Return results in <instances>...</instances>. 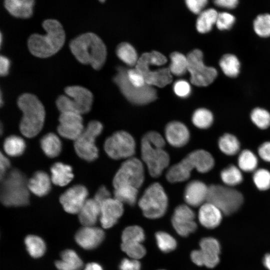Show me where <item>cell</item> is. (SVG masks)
Returning a JSON list of instances; mask_svg holds the SVG:
<instances>
[{"label":"cell","mask_w":270,"mask_h":270,"mask_svg":"<svg viewBox=\"0 0 270 270\" xmlns=\"http://www.w3.org/2000/svg\"><path fill=\"white\" fill-rule=\"evenodd\" d=\"M42 26L46 34H32L28 40L30 52L40 58H46L56 54L63 46L66 34L61 23L56 19L43 21Z\"/></svg>","instance_id":"6da1fadb"},{"label":"cell","mask_w":270,"mask_h":270,"mask_svg":"<svg viewBox=\"0 0 270 270\" xmlns=\"http://www.w3.org/2000/svg\"><path fill=\"white\" fill-rule=\"evenodd\" d=\"M70 49L76 58L84 64H90L96 70H100L106 58V48L96 34L87 32L72 39Z\"/></svg>","instance_id":"7a4b0ae2"},{"label":"cell","mask_w":270,"mask_h":270,"mask_svg":"<svg viewBox=\"0 0 270 270\" xmlns=\"http://www.w3.org/2000/svg\"><path fill=\"white\" fill-rule=\"evenodd\" d=\"M17 104L22 112L20 130L26 137L32 138L42 130L45 118L44 106L34 94L26 92L18 98Z\"/></svg>","instance_id":"3957f363"},{"label":"cell","mask_w":270,"mask_h":270,"mask_svg":"<svg viewBox=\"0 0 270 270\" xmlns=\"http://www.w3.org/2000/svg\"><path fill=\"white\" fill-rule=\"evenodd\" d=\"M164 145V138L156 132H148L142 139V158L152 177L160 176L169 164V156L163 148Z\"/></svg>","instance_id":"277c9868"},{"label":"cell","mask_w":270,"mask_h":270,"mask_svg":"<svg viewBox=\"0 0 270 270\" xmlns=\"http://www.w3.org/2000/svg\"><path fill=\"white\" fill-rule=\"evenodd\" d=\"M0 199L6 206H22L29 204L28 180L18 168H13L0 180Z\"/></svg>","instance_id":"5b68a950"},{"label":"cell","mask_w":270,"mask_h":270,"mask_svg":"<svg viewBox=\"0 0 270 270\" xmlns=\"http://www.w3.org/2000/svg\"><path fill=\"white\" fill-rule=\"evenodd\" d=\"M214 164V159L209 152L204 150H196L171 166L166 172V178L172 183L184 182L189 178L194 169L205 173L210 170Z\"/></svg>","instance_id":"8992f818"},{"label":"cell","mask_w":270,"mask_h":270,"mask_svg":"<svg viewBox=\"0 0 270 270\" xmlns=\"http://www.w3.org/2000/svg\"><path fill=\"white\" fill-rule=\"evenodd\" d=\"M166 62V57L158 52H145L138 58L136 68L142 75L147 84L163 88L170 83L172 80L169 68L151 70L150 66H161Z\"/></svg>","instance_id":"52a82bcc"},{"label":"cell","mask_w":270,"mask_h":270,"mask_svg":"<svg viewBox=\"0 0 270 270\" xmlns=\"http://www.w3.org/2000/svg\"><path fill=\"white\" fill-rule=\"evenodd\" d=\"M66 95L59 96L56 106L62 112H72L80 114L88 112L93 102V94L88 88L80 86H69L64 89Z\"/></svg>","instance_id":"ba28073f"},{"label":"cell","mask_w":270,"mask_h":270,"mask_svg":"<svg viewBox=\"0 0 270 270\" xmlns=\"http://www.w3.org/2000/svg\"><path fill=\"white\" fill-rule=\"evenodd\" d=\"M127 70L123 66H118L113 78L114 82L124 97L131 103L138 105L148 104L154 100L157 97L156 89L148 84L141 88L134 86L128 79Z\"/></svg>","instance_id":"9c48e42d"},{"label":"cell","mask_w":270,"mask_h":270,"mask_svg":"<svg viewBox=\"0 0 270 270\" xmlns=\"http://www.w3.org/2000/svg\"><path fill=\"white\" fill-rule=\"evenodd\" d=\"M242 194L228 186L212 184L208 186L206 202L216 206L225 215L237 211L243 203Z\"/></svg>","instance_id":"30bf717a"},{"label":"cell","mask_w":270,"mask_h":270,"mask_svg":"<svg viewBox=\"0 0 270 270\" xmlns=\"http://www.w3.org/2000/svg\"><path fill=\"white\" fill-rule=\"evenodd\" d=\"M168 205L167 195L158 182L150 184L145 190L138 201L143 214L147 218H158L166 213Z\"/></svg>","instance_id":"8fae6325"},{"label":"cell","mask_w":270,"mask_h":270,"mask_svg":"<svg viewBox=\"0 0 270 270\" xmlns=\"http://www.w3.org/2000/svg\"><path fill=\"white\" fill-rule=\"evenodd\" d=\"M102 124L97 120H92L80 136L74 142V148L76 154L81 158L92 162L98 156V150L95 144L96 138L102 133Z\"/></svg>","instance_id":"7c38bea8"},{"label":"cell","mask_w":270,"mask_h":270,"mask_svg":"<svg viewBox=\"0 0 270 270\" xmlns=\"http://www.w3.org/2000/svg\"><path fill=\"white\" fill-rule=\"evenodd\" d=\"M188 70L190 74L192 84L198 86H208L217 76L216 70L212 67L207 66L203 62L202 52L194 50L187 56Z\"/></svg>","instance_id":"4fadbf2b"},{"label":"cell","mask_w":270,"mask_h":270,"mask_svg":"<svg viewBox=\"0 0 270 270\" xmlns=\"http://www.w3.org/2000/svg\"><path fill=\"white\" fill-rule=\"evenodd\" d=\"M144 170L142 162L136 158L124 161L116 174L112 181L114 188L131 186L137 188L144 181Z\"/></svg>","instance_id":"5bb4252c"},{"label":"cell","mask_w":270,"mask_h":270,"mask_svg":"<svg viewBox=\"0 0 270 270\" xmlns=\"http://www.w3.org/2000/svg\"><path fill=\"white\" fill-rule=\"evenodd\" d=\"M104 149L112 159L130 158L135 153L136 143L132 135L120 130L114 133L106 140Z\"/></svg>","instance_id":"9a60e30c"},{"label":"cell","mask_w":270,"mask_h":270,"mask_svg":"<svg viewBox=\"0 0 270 270\" xmlns=\"http://www.w3.org/2000/svg\"><path fill=\"white\" fill-rule=\"evenodd\" d=\"M58 121L60 124L57 128L58 133L67 139L76 140L84 129L82 115L77 113L62 112Z\"/></svg>","instance_id":"2e32d148"},{"label":"cell","mask_w":270,"mask_h":270,"mask_svg":"<svg viewBox=\"0 0 270 270\" xmlns=\"http://www.w3.org/2000/svg\"><path fill=\"white\" fill-rule=\"evenodd\" d=\"M88 190L84 186L75 185L60 196V202L66 212L78 214L88 199Z\"/></svg>","instance_id":"e0dca14e"},{"label":"cell","mask_w":270,"mask_h":270,"mask_svg":"<svg viewBox=\"0 0 270 270\" xmlns=\"http://www.w3.org/2000/svg\"><path fill=\"white\" fill-rule=\"evenodd\" d=\"M194 218V213L189 206L179 205L176 208L172 216V226L179 235L188 236L196 229Z\"/></svg>","instance_id":"ac0fdd59"},{"label":"cell","mask_w":270,"mask_h":270,"mask_svg":"<svg viewBox=\"0 0 270 270\" xmlns=\"http://www.w3.org/2000/svg\"><path fill=\"white\" fill-rule=\"evenodd\" d=\"M123 204L114 198H109L100 205V220L104 228L113 226L124 212Z\"/></svg>","instance_id":"d6986e66"},{"label":"cell","mask_w":270,"mask_h":270,"mask_svg":"<svg viewBox=\"0 0 270 270\" xmlns=\"http://www.w3.org/2000/svg\"><path fill=\"white\" fill-rule=\"evenodd\" d=\"M104 238V230L95 226H84L79 229L75 235L77 244L86 250L98 247Z\"/></svg>","instance_id":"ffe728a7"},{"label":"cell","mask_w":270,"mask_h":270,"mask_svg":"<svg viewBox=\"0 0 270 270\" xmlns=\"http://www.w3.org/2000/svg\"><path fill=\"white\" fill-rule=\"evenodd\" d=\"M165 136L172 146L180 148L186 145L190 139V132L183 123L173 121L168 123L165 128Z\"/></svg>","instance_id":"44dd1931"},{"label":"cell","mask_w":270,"mask_h":270,"mask_svg":"<svg viewBox=\"0 0 270 270\" xmlns=\"http://www.w3.org/2000/svg\"><path fill=\"white\" fill-rule=\"evenodd\" d=\"M208 190V186L204 182L198 180L190 182L186 186L184 192V198L188 205L198 206L206 201Z\"/></svg>","instance_id":"7402d4cb"},{"label":"cell","mask_w":270,"mask_h":270,"mask_svg":"<svg viewBox=\"0 0 270 270\" xmlns=\"http://www.w3.org/2000/svg\"><path fill=\"white\" fill-rule=\"evenodd\" d=\"M222 214L216 206L206 202L201 206L198 217L202 226L208 228H214L220 224Z\"/></svg>","instance_id":"603a6c76"},{"label":"cell","mask_w":270,"mask_h":270,"mask_svg":"<svg viewBox=\"0 0 270 270\" xmlns=\"http://www.w3.org/2000/svg\"><path fill=\"white\" fill-rule=\"evenodd\" d=\"M34 2V0H6L4 5L12 16L28 18L32 14Z\"/></svg>","instance_id":"cb8c5ba5"},{"label":"cell","mask_w":270,"mask_h":270,"mask_svg":"<svg viewBox=\"0 0 270 270\" xmlns=\"http://www.w3.org/2000/svg\"><path fill=\"white\" fill-rule=\"evenodd\" d=\"M51 180V178L45 172H36L28 180V189L38 196H44L50 190Z\"/></svg>","instance_id":"d4e9b609"},{"label":"cell","mask_w":270,"mask_h":270,"mask_svg":"<svg viewBox=\"0 0 270 270\" xmlns=\"http://www.w3.org/2000/svg\"><path fill=\"white\" fill-rule=\"evenodd\" d=\"M100 206L94 199H87L78 213L80 222L84 226H94L100 216Z\"/></svg>","instance_id":"484cf974"},{"label":"cell","mask_w":270,"mask_h":270,"mask_svg":"<svg viewBox=\"0 0 270 270\" xmlns=\"http://www.w3.org/2000/svg\"><path fill=\"white\" fill-rule=\"evenodd\" d=\"M51 180L56 185L65 186L72 180V167L60 162H56L50 168Z\"/></svg>","instance_id":"4316f807"},{"label":"cell","mask_w":270,"mask_h":270,"mask_svg":"<svg viewBox=\"0 0 270 270\" xmlns=\"http://www.w3.org/2000/svg\"><path fill=\"white\" fill-rule=\"evenodd\" d=\"M60 260L55 265L58 270H80L83 262L78 254L72 250H66L60 254Z\"/></svg>","instance_id":"83f0119b"},{"label":"cell","mask_w":270,"mask_h":270,"mask_svg":"<svg viewBox=\"0 0 270 270\" xmlns=\"http://www.w3.org/2000/svg\"><path fill=\"white\" fill-rule=\"evenodd\" d=\"M40 146L45 154L53 158L59 155L62 150V143L59 138L54 134L48 133L40 139Z\"/></svg>","instance_id":"f1b7e54d"},{"label":"cell","mask_w":270,"mask_h":270,"mask_svg":"<svg viewBox=\"0 0 270 270\" xmlns=\"http://www.w3.org/2000/svg\"><path fill=\"white\" fill-rule=\"evenodd\" d=\"M218 12L213 8H209L202 11L199 15L196 23L198 31L200 33H206L210 32L216 24Z\"/></svg>","instance_id":"f546056e"},{"label":"cell","mask_w":270,"mask_h":270,"mask_svg":"<svg viewBox=\"0 0 270 270\" xmlns=\"http://www.w3.org/2000/svg\"><path fill=\"white\" fill-rule=\"evenodd\" d=\"M26 148V143L21 137L10 136L7 137L4 142V150L5 152L11 156L22 155Z\"/></svg>","instance_id":"4dcf8cb0"},{"label":"cell","mask_w":270,"mask_h":270,"mask_svg":"<svg viewBox=\"0 0 270 270\" xmlns=\"http://www.w3.org/2000/svg\"><path fill=\"white\" fill-rule=\"evenodd\" d=\"M138 188L131 186H122L114 188V198L122 203L134 206L136 200Z\"/></svg>","instance_id":"1f68e13d"},{"label":"cell","mask_w":270,"mask_h":270,"mask_svg":"<svg viewBox=\"0 0 270 270\" xmlns=\"http://www.w3.org/2000/svg\"><path fill=\"white\" fill-rule=\"evenodd\" d=\"M218 145L221 152L228 156L236 154L240 148L238 139L230 134H223L218 140Z\"/></svg>","instance_id":"d6a6232c"},{"label":"cell","mask_w":270,"mask_h":270,"mask_svg":"<svg viewBox=\"0 0 270 270\" xmlns=\"http://www.w3.org/2000/svg\"><path fill=\"white\" fill-rule=\"evenodd\" d=\"M24 243L28 252L32 258H40L46 252V246L44 241L37 236H28L24 239Z\"/></svg>","instance_id":"836d02e7"},{"label":"cell","mask_w":270,"mask_h":270,"mask_svg":"<svg viewBox=\"0 0 270 270\" xmlns=\"http://www.w3.org/2000/svg\"><path fill=\"white\" fill-rule=\"evenodd\" d=\"M220 66L223 72L228 76L236 77L240 72V63L235 56L226 54L221 58Z\"/></svg>","instance_id":"e575fe53"},{"label":"cell","mask_w":270,"mask_h":270,"mask_svg":"<svg viewBox=\"0 0 270 270\" xmlns=\"http://www.w3.org/2000/svg\"><path fill=\"white\" fill-rule=\"evenodd\" d=\"M116 53L121 60L130 66L136 65L138 60L134 48L127 42L120 44L117 46Z\"/></svg>","instance_id":"d590c367"},{"label":"cell","mask_w":270,"mask_h":270,"mask_svg":"<svg viewBox=\"0 0 270 270\" xmlns=\"http://www.w3.org/2000/svg\"><path fill=\"white\" fill-rule=\"evenodd\" d=\"M220 178L222 182L230 187L239 184L243 180L240 170L232 164L222 170Z\"/></svg>","instance_id":"8d00e7d4"},{"label":"cell","mask_w":270,"mask_h":270,"mask_svg":"<svg viewBox=\"0 0 270 270\" xmlns=\"http://www.w3.org/2000/svg\"><path fill=\"white\" fill-rule=\"evenodd\" d=\"M171 60L168 68L171 74L181 76L188 70L187 57L178 52H172L170 56Z\"/></svg>","instance_id":"74e56055"},{"label":"cell","mask_w":270,"mask_h":270,"mask_svg":"<svg viewBox=\"0 0 270 270\" xmlns=\"http://www.w3.org/2000/svg\"><path fill=\"white\" fill-rule=\"evenodd\" d=\"M239 168L245 172H252L256 169L258 161L256 156L248 150L241 152L238 160Z\"/></svg>","instance_id":"f35d334b"},{"label":"cell","mask_w":270,"mask_h":270,"mask_svg":"<svg viewBox=\"0 0 270 270\" xmlns=\"http://www.w3.org/2000/svg\"><path fill=\"white\" fill-rule=\"evenodd\" d=\"M144 233L142 228L138 226H130L122 232V243H142L144 240Z\"/></svg>","instance_id":"ab89813d"},{"label":"cell","mask_w":270,"mask_h":270,"mask_svg":"<svg viewBox=\"0 0 270 270\" xmlns=\"http://www.w3.org/2000/svg\"><path fill=\"white\" fill-rule=\"evenodd\" d=\"M213 120L212 113L204 108L196 110L192 116L193 124L198 128L201 129L208 128L212 124Z\"/></svg>","instance_id":"60d3db41"},{"label":"cell","mask_w":270,"mask_h":270,"mask_svg":"<svg viewBox=\"0 0 270 270\" xmlns=\"http://www.w3.org/2000/svg\"><path fill=\"white\" fill-rule=\"evenodd\" d=\"M156 238L158 248L164 252H170L176 247V240L166 232H157L156 234Z\"/></svg>","instance_id":"b9f144b4"},{"label":"cell","mask_w":270,"mask_h":270,"mask_svg":"<svg viewBox=\"0 0 270 270\" xmlns=\"http://www.w3.org/2000/svg\"><path fill=\"white\" fill-rule=\"evenodd\" d=\"M252 122L259 128L266 129L270 126V114L266 110L257 108L250 114Z\"/></svg>","instance_id":"7bdbcfd3"},{"label":"cell","mask_w":270,"mask_h":270,"mask_svg":"<svg viewBox=\"0 0 270 270\" xmlns=\"http://www.w3.org/2000/svg\"><path fill=\"white\" fill-rule=\"evenodd\" d=\"M256 33L261 37L270 36V14H266L258 16L254 22Z\"/></svg>","instance_id":"ee69618b"},{"label":"cell","mask_w":270,"mask_h":270,"mask_svg":"<svg viewBox=\"0 0 270 270\" xmlns=\"http://www.w3.org/2000/svg\"><path fill=\"white\" fill-rule=\"evenodd\" d=\"M200 246L202 252L206 256H219L220 247L216 238L211 237L203 238L200 241Z\"/></svg>","instance_id":"f6af8a7d"},{"label":"cell","mask_w":270,"mask_h":270,"mask_svg":"<svg viewBox=\"0 0 270 270\" xmlns=\"http://www.w3.org/2000/svg\"><path fill=\"white\" fill-rule=\"evenodd\" d=\"M254 182L260 190H266L270 188V172L266 169L260 168L254 171Z\"/></svg>","instance_id":"bcb514c9"},{"label":"cell","mask_w":270,"mask_h":270,"mask_svg":"<svg viewBox=\"0 0 270 270\" xmlns=\"http://www.w3.org/2000/svg\"><path fill=\"white\" fill-rule=\"evenodd\" d=\"M120 246L122 250L132 259L141 258L146 253V249L141 243H122Z\"/></svg>","instance_id":"7dc6e473"},{"label":"cell","mask_w":270,"mask_h":270,"mask_svg":"<svg viewBox=\"0 0 270 270\" xmlns=\"http://www.w3.org/2000/svg\"><path fill=\"white\" fill-rule=\"evenodd\" d=\"M234 21L235 18L233 15L222 12L218 14L216 24L220 30H228L232 26Z\"/></svg>","instance_id":"c3c4849f"},{"label":"cell","mask_w":270,"mask_h":270,"mask_svg":"<svg viewBox=\"0 0 270 270\" xmlns=\"http://www.w3.org/2000/svg\"><path fill=\"white\" fill-rule=\"evenodd\" d=\"M126 74L130 84L136 88H143L147 84L142 75L136 68L128 70Z\"/></svg>","instance_id":"681fc988"},{"label":"cell","mask_w":270,"mask_h":270,"mask_svg":"<svg viewBox=\"0 0 270 270\" xmlns=\"http://www.w3.org/2000/svg\"><path fill=\"white\" fill-rule=\"evenodd\" d=\"M174 90L178 96L184 98L190 95L191 88L190 84L186 81L179 80L174 84Z\"/></svg>","instance_id":"f907efd6"},{"label":"cell","mask_w":270,"mask_h":270,"mask_svg":"<svg viewBox=\"0 0 270 270\" xmlns=\"http://www.w3.org/2000/svg\"><path fill=\"white\" fill-rule=\"evenodd\" d=\"M186 4L190 10L195 14H200L208 4L206 0H187Z\"/></svg>","instance_id":"816d5d0a"},{"label":"cell","mask_w":270,"mask_h":270,"mask_svg":"<svg viewBox=\"0 0 270 270\" xmlns=\"http://www.w3.org/2000/svg\"><path fill=\"white\" fill-rule=\"evenodd\" d=\"M141 264L138 260L124 258L120 264V270H140Z\"/></svg>","instance_id":"f5cc1de1"},{"label":"cell","mask_w":270,"mask_h":270,"mask_svg":"<svg viewBox=\"0 0 270 270\" xmlns=\"http://www.w3.org/2000/svg\"><path fill=\"white\" fill-rule=\"evenodd\" d=\"M110 198V194L106 187L101 186L96 192L94 199L100 206L102 204Z\"/></svg>","instance_id":"db71d44e"},{"label":"cell","mask_w":270,"mask_h":270,"mask_svg":"<svg viewBox=\"0 0 270 270\" xmlns=\"http://www.w3.org/2000/svg\"><path fill=\"white\" fill-rule=\"evenodd\" d=\"M258 153L264 160L270 162V142L262 144L258 148Z\"/></svg>","instance_id":"11a10c76"},{"label":"cell","mask_w":270,"mask_h":270,"mask_svg":"<svg viewBox=\"0 0 270 270\" xmlns=\"http://www.w3.org/2000/svg\"><path fill=\"white\" fill-rule=\"evenodd\" d=\"M10 165L9 160L4 156L2 152L0 155V180L4 178L6 174L7 170L10 168Z\"/></svg>","instance_id":"9f6ffc18"},{"label":"cell","mask_w":270,"mask_h":270,"mask_svg":"<svg viewBox=\"0 0 270 270\" xmlns=\"http://www.w3.org/2000/svg\"><path fill=\"white\" fill-rule=\"evenodd\" d=\"M10 60L5 56H0V75L2 76H6L9 72Z\"/></svg>","instance_id":"6f0895ef"},{"label":"cell","mask_w":270,"mask_h":270,"mask_svg":"<svg viewBox=\"0 0 270 270\" xmlns=\"http://www.w3.org/2000/svg\"><path fill=\"white\" fill-rule=\"evenodd\" d=\"M214 4L220 8L232 9L236 8L238 4L237 0H216Z\"/></svg>","instance_id":"680465c9"},{"label":"cell","mask_w":270,"mask_h":270,"mask_svg":"<svg viewBox=\"0 0 270 270\" xmlns=\"http://www.w3.org/2000/svg\"><path fill=\"white\" fill-rule=\"evenodd\" d=\"M192 260L198 266H203L202 258L201 252L200 250H193L190 254Z\"/></svg>","instance_id":"91938a15"},{"label":"cell","mask_w":270,"mask_h":270,"mask_svg":"<svg viewBox=\"0 0 270 270\" xmlns=\"http://www.w3.org/2000/svg\"><path fill=\"white\" fill-rule=\"evenodd\" d=\"M84 270H103V269L99 264L96 262H90L85 266Z\"/></svg>","instance_id":"94428289"},{"label":"cell","mask_w":270,"mask_h":270,"mask_svg":"<svg viewBox=\"0 0 270 270\" xmlns=\"http://www.w3.org/2000/svg\"><path fill=\"white\" fill-rule=\"evenodd\" d=\"M263 264L267 269L270 270V254L265 255L263 260Z\"/></svg>","instance_id":"6125c7cd"},{"label":"cell","mask_w":270,"mask_h":270,"mask_svg":"<svg viewBox=\"0 0 270 270\" xmlns=\"http://www.w3.org/2000/svg\"></svg>","instance_id":"be15d7a7"}]
</instances>
